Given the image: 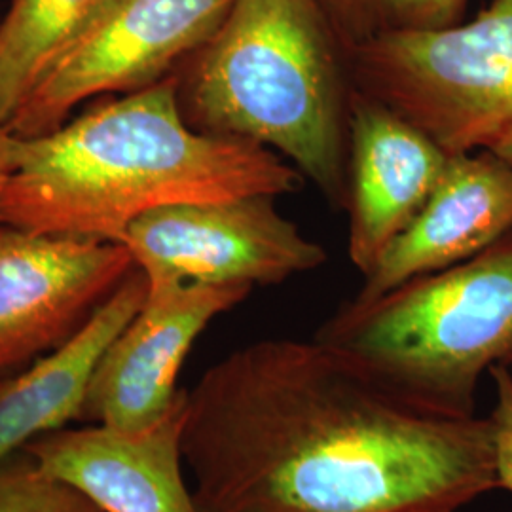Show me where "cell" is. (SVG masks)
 <instances>
[{
	"label": "cell",
	"instance_id": "5bb4252c",
	"mask_svg": "<svg viewBox=\"0 0 512 512\" xmlns=\"http://www.w3.org/2000/svg\"><path fill=\"white\" fill-rule=\"evenodd\" d=\"M109 0H12L0 19V114L6 122Z\"/></svg>",
	"mask_w": 512,
	"mask_h": 512
},
{
	"label": "cell",
	"instance_id": "7a4b0ae2",
	"mask_svg": "<svg viewBox=\"0 0 512 512\" xmlns=\"http://www.w3.org/2000/svg\"><path fill=\"white\" fill-rule=\"evenodd\" d=\"M302 184L300 171L272 150L190 128L171 74L50 133L16 137L2 226L118 243L133 220L158 207L279 198Z\"/></svg>",
	"mask_w": 512,
	"mask_h": 512
},
{
	"label": "cell",
	"instance_id": "5b68a950",
	"mask_svg": "<svg viewBox=\"0 0 512 512\" xmlns=\"http://www.w3.org/2000/svg\"><path fill=\"white\" fill-rule=\"evenodd\" d=\"M351 86L395 110L450 156L512 131V0L471 21L380 38L344 52Z\"/></svg>",
	"mask_w": 512,
	"mask_h": 512
},
{
	"label": "cell",
	"instance_id": "ac0fdd59",
	"mask_svg": "<svg viewBox=\"0 0 512 512\" xmlns=\"http://www.w3.org/2000/svg\"><path fill=\"white\" fill-rule=\"evenodd\" d=\"M14 133L0 114V226H2V196L14 169Z\"/></svg>",
	"mask_w": 512,
	"mask_h": 512
},
{
	"label": "cell",
	"instance_id": "9a60e30c",
	"mask_svg": "<svg viewBox=\"0 0 512 512\" xmlns=\"http://www.w3.org/2000/svg\"><path fill=\"white\" fill-rule=\"evenodd\" d=\"M344 52L380 38L439 31L463 21L467 0H317Z\"/></svg>",
	"mask_w": 512,
	"mask_h": 512
},
{
	"label": "cell",
	"instance_id": "e0dca14e",
	"mask_svg": "<svg viewBox=\"0 0 512 512\" xmlns=\"http://www.w3.org/2000/svg\"><path fill=\"white\" fill-rule=\"evenodd\" d=\"M490 376L495 389V406L490 420L494 427L497 490L512 494V368L494 366Z\"/></svg>",
	"mask_w": 512,
	"mask_h": 512
},
{
	"label": "cell",
	"instance_id": "7c38bea8",
	"mask_svg": "<svg viewBox=\"0 0 512 512\" xmlns=\"http://www.w3.org/2000/svg\"><path fill=\"white\" fill-rule=\"evenodd\" d=\"M511 232L512 165L494 150L454 154L420 213L389 243L353 298L374 300L456 266Z\"/></svg>",
	"mask_w": 512,
	"mask_h": 512
},
{
	"label": "cell",
	"instance_id": "d6986e66",
	"mask_svg": "<svg viewBox=\"0 0 512 512\" xmlns=\"http://www.w3.org/2000/svg\"><path fill=\"white\" fill-rule=\"evenodd\" d=\"M490 150H494L497 156H501L503 160H507L509 164L512 165V131L509 135H505L494 148H490Z\"/></svg>",
	"mask_w": 512,
	"mask_h": 512
},
{
	"label": "cell",
	"instance_id": "277c9868",
	"mask_svg": "<svg viewBox=\"0 0 512 512\" xmlns=\"http://www.w3.org/2000/svg\"><path fill=\"white\" fill-rule=\"evenodd\" d=\"M313 338L416 403L475 416L482 376L512 368V232L374 300H346Z\"/></svg>",
	"mask_w": 512,
	"mask_h": 512
},
{
	"label": "cell",
	"instance_id": "2e32d148",
	"mask_svg": "<svg viewBox=\"0 0 512 512\" xmlns=\"http://www.w3.org/2000/svg\"><path fill=\"white\" fill-rule=\"evenodd\" d=\"M0 512H101L69 484L44 473L27 452L0 463Z\"/></svg>",
	"mask_w": 512,
	"mask_h": 512
},
{
	"label": "cell",
	"instance_id": "8fae6325",
	"mask_svg": "<svg viewBox=\"0 0 512 512\" xmlns=\"http://www.w3.org/2000/svg\"><path fill=\"white\" fill-rule=\"evenodd\" d=\"M450 154L384 103L353 88L349 107L348 256L365 277L420 213Z\"/></svg>",
	"mask_w": 512,
	"mask_h": 512
},
{
	"label": "cell",
	"instance_id": "ba28073f",
	"mask_svg": "<svg viewBox=\"0 0 512 512\" xmlns=\"http://www.w3.org/2000/svg\"><path fill=\"white\" fill-rule=\"evenodd\" d=\"M133 268L120 243L0 226V380L67 344Z\"/></svg>",
	"mask_w": 512,
	"mask_h": 512
},
{
	"label": "cell",
	"instance_id": "3957f363",
	"mask_svg": "<svg viewBox=\"0 0 512 512\" xmlns=\"http://www.w3.org/2000/svg\"><path fill=\"white\" fill-rule=\"evenodd\" d=\"M173 74L190 128L272 150L346 211L353 86L317 0H234Z\"/></svg>",
	"mask_w": 512,
	"mask_h": 512
},
{
	"label": "cell",
	"instance_id": "4fadbf2b",
	"mask_svg": "<svg viewBox=\"0 0 512 512\" xmlns=\"http://www.w3.org/2000/svg\"><path fill=\"white\" fill-rule=\"evenodd\" d=\"M147 296V275L135 266L67 344L0 380V463L23 452L31 440L80 421L95 366Z\"/></svg>",
	"mask_w": 512,
	"mask_h": 512
},
{
	"label": "cell",
	"instance_id": "9c48e42d",
	"mask_svg": "<svg viewBox=\"0 0 512 512\" xmlns=\"http://www.w3.org/2000/svg\"><path fill=\"white\" fill-rule=\"evenodd\" d=\"M251 291L209 283L148 287L143 308L95 366L80 421L143 429L160 420L181 393L177 378L198 336Z\"/></svg>",
	"mask_w": 512,
	"mask_h": 512
},
{
	"label": "cell",
	"instance_id": "8992f818",
	"mask_svg": "<svg viewBox=\"0 0 512 512\" xmlns=\"http://www.w3.org/2000/svg\"><path fill=\"white\" fill-rule=\"evenodd\" d=\"M234 0H110L8 122L21 139L61 128L86 99L162 82L211 37Z\"/></svg>",
	"mask_w": 512,
	"mask_h": 512
},
{
	"label": "cell",
	"instance_id": "ffe728a7",
	"mask_svg": "<svg viewBox=\"0 0 512 512\" xmlns=\"http://www.w3.org/2000/svg\"><path fill=\"white\" fill-rule=\"evenodd\" d=\"M109 2H110V0H109ZM109 2H107V4H109ZM107 4H105V6H107Z\"/></svg>",
	"mask_w": 512,
	"mask_h": 512
},
{
	"label": "cell",
	"instance_id": "30bf717a",
	"mask_svg": "<svg viewBox=\"0 0 512 512\" xmlns=\"http://www.w3.org/2000/svg\"><path fill=\"white\" fill-rule=\"evenodd\" d=\"M186 399L181 389L167 414L143 429L63 427L23 452L101 512H200L183 473Z\"/></svg>",
	"mask_w": 512,
	"mask_h": 512
},
{
	"label": "cell",
	"instance_id": "6da1fadb",
	"mask_svg": "<svg viewBox=\"0 0 512 512\" xmlns=\"http://www.w3.org/2000/svg\"><path fill=\"white\" fill-rule=\"evenodd\" d=\"M183 459L200 512H458L497 490L490 416L427 408L315 338L209 366Z\"/></svg>",
	"mask_w": 512,
	"mask_h": 512
},
{
	"label": "cell",
	"instance_id": "52a82bcc",
	"mask_svg": "<svg viewBox=\"0 0 512 512\" xmlns=\"http://www.w3.org/2000/svg\"><path fill=\"white\" fill-rule=\"evenodd\" d=\"M118 243L148 287L279 285L327 262L325 247L281 215L274 196L158 207L133 220Z\"/></svg>",
	"mask_w": 512,
	"mask_h": 512
}]
</instances>
